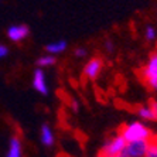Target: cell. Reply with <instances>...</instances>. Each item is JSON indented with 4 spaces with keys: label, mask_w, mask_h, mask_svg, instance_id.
I'll use <instances>...</instances> for the list:
<instances>
[{
    "label": "cell",
    "mask_w": 157,
    "mask_h": 157,
    "mask_svg": "<svg viewBox=\"0 0 157 157\" xmlns=\"http://www.w3.org/2000/svg\"><path fill=\"white\" fill-rule=\"evenodd\" d=\"M121 136L128 143L137 142V140H149L151 139L150 130L140 122H132V123L123 126L121 130Z\"/></svg>",
    "instance_id": "cell-1"
},
{
    "label": "cell",
    "mask_w": 157,
    "mask_h": 157,
    "mask_svg": "<svg viewBox=\"0 0 157 157\" xmlns=\"http://www.w3.org/2000/svg\"><path fill=\"white\" fill-rule=\"evenodd\" d=\"M142 78L151 89H157V51L149 57L147 64L142 70Z\"/></svg>",
    "instance_id": "cell-2"
},
{
    "label": "cell",
    "mask_w": 157,
    "mask_h": 157,
    "mask_svg": "<svg viewBox=\"0 0 157 157\" xmlns=\"http://www.w3.org/2000/svg\"><path fill=\"white\" fill-rule=\"evenodd\" d=\"M126 146H128V142H126L121 135H117L105 143V146L102 147V151H101V157H117V156H121V154L124 151Z\"/></svg>",
    "instance_id": "cell-3"
},
{
    "label": "cell",
    "mask_w": 157,
    "mask_h": 157,
    "mask_svg": "<svg viewBox=\"0 0 157 157\" xmlns=\"http://www.w3.org/2000/svg\"><path fill=\"white\" fill-rule=\"evenodd\" d=\"M149 144H150V139L130 142V143H128V146H126L123 153L128 157H146Z\"/></svg>",
    "instance_id": "cell-4"
},
{
    "label": "cell",
    "mask_w": 157,
    "mask_h": 157,
    "mask_svg": "<svg viewBox=\"0 0 157 157\" xmlns=\"http://www.w3.org/2000/svg\"><path fill=\"white\" fill-rule=\"evenodd\" d=\"M103 68V61L99 57H94L85 64L84 67V75L88 79H96Z\"/></svg>",
    "instance_id": "cell-5"
},
{
    "label": "cell",
    "mask_w": 157,
    "mask_h": 157,
    "mask_svg": "<svg viewBox=\"0 0 157 157\" xmlns=\"http://www.w3.org/2000/svg\"><path fill=\"white\" fill-rule=\"evenodd\" d=\"M30 34V30L26 24H14L7 29V37L13 43H21Z\"/></svg>",
    "instance_id": "cell-6"
},
{
    "label": "cell",
    "mask_w": 157,
    "mask_h": 157,
    "mask_svg": "<svg viewBox=\"0 0 157 157\" xmlns=\"http://www.w3.org/2000/svg\"><path fill=\"white\" fill-rule=\"evenodd\" d=\"M33 86L37 92H40L43 95L48 94V85L47 79H45V74H44L43 68H37L33 74Z\"/></svg>",
    "instance_id": "cell-7"
},
{
    "label": "cell",
    "mask_w": 157,
    "mask_h": 157,
    "mask_svg": "<svg viewBox=\"0 0 157 157\" xmlns=\"http://www.w3.org/2000/svg\"><path fill=\"white\" fill-rule=\"evenodd\" d=\"M67 41L65 40H58V41H52L45 47V51L51 55H58L61 52H64L67 50Z\"/></svg>",
    "instance_id": "cell-8"
},
{
    "label": "cell",
    "mask_w": 157,
    "mask_h": 157,
    "mask_svg": "<svg viewBox=\"0 0 157 157\" xmlns=\"http://www.w3.org/2000/svg\"><path fill=\"white\" fill-rule=\"evenodd\" d=\"M41 143L44 146H52L54 144V135L48 124L41 126Z\"/></svg>",
    "instance_id": "cell-9"
},
{
    "label": "cell",
    "mask_w": 157,
    "mask_h": 157,
    "mask_svg": "<svg viewBox=\"0 0 157 157\" xmlns=\"http://www.w3.org/2000/svg\"><path fill=\"white\" fill-rule=\"evenodd\" d=\"M7 157H21V143L18 137H11Z\"/></svg>",
    "instance_id": "cell-10"
},
{
    "label": "cell",
    "mask_w": 157,
    "mask_h": 157,
    "mask_svg": "<svg viewBox=\"0 0 157 157\" xmlns=\"http://www.w3.org/2000/svg\"><path fill=\"white\" fill-rule=\"evenodd\" d=\"M55 57L54 55H51V54H48V55H41L40 58L37 59V65L40 67H51V65H54L55 64Z\"/></svg>",
    "instance_id": "cell-11"
},
{
    "label": "cell",
    "mask_w": 157,
    "mask_h": 157,
    "mask_svg": "<svg viewBox=\"0 0 157 157\" xmlns=\"http://www.w3.org/2000/svg\"><path fill=\"white\" fill-rule=\"evenodd\" d=\"M137 113H139L140 117L146 119V121H154V119H156V116H154V113H153V110L150 109V106H143V108H139Z\"/></svg>",
    "instance_id": "cell-12"
},
{
    "label": "cell",
    "mask_w": 157,
    "mask_h": 157,
    "mask_svg": "<svg viewBox=\"0 0 157 157\" xmlns=\"http://www.w3.org/2000/svg\"><path fill=\"white\" fill-rule=\"evenodd\" d=\"M146 157H157V139H150V144L147 149Z\"/></svg>",
    "instance_id": "cell-13"
},
{
    "label": "cell",
    "mask_w": 157,
    "mask_h": 157,
    "mask_svg": "<svg viewBox=\"0 0 157 157\" xmlns=\"http://www.w3.org/2000/svg\"><path fill=\"white\" fill-rule=\"evenodd\" d=\"M144 36H146V38L149 41H154L157 37V31L156 29H154L153 26H147L146 27V31H144Z\"/></svg>",
    "instance_id": "cell-14"
},
{
    "label": "cell",
    "mask_w": 157,
    "mask_h": 157,
    "mask_svg": "<svg viewBox=\"0 0 157 157\" xmlns=\"http://www.w3.org/2000/svg\"><path fill=\"white\" fill-rule=\"evenodd\" d=\"M74 55L77 57V58H84L88 55V50L85 47H79V48H75V51H74Z\"/></svg>",
    "instance_id": "cell-15"
},
{
    "label": "cell",
    "mask_w": 157,
    "mask_h": 157,
    "mask_svg": "<svg viewBox=\"0 0 157 157\" xmlns=\"http://www.w3.org/2000/svg\"><path fill=\"white\" fill-rule=\"evenodd\" d=\"M7 55H9V48L6 45H3V44H0V59L6 58Z\"/></svg>",
    "instance_id": "cell-16"
},
{
    "label": "cell",
    "mask_w": 157,
    "mask_h": 157,
    "mask_svg": "<svg viewBox=\"0 0 157 157\" xmlns=\"http://www.w3.org/2000/svg\"><path fill=\"white\" fill-rule=\"evenodd\" d=\"M149 106H150V109L153 110V113H154V116H156V119H157V102L156 101H150V103H149Z\"/></svg>",
    "instance_id": "cell-17"
},
{
    "label": "cell",
    "mask_w": 157,
    "mask_h": 157,
    "mask_svg": "<svg viewBox=\"0 0 157 157\" xmlns=\"http://www.w3.org/2000/svg\"><path fill=\"white\" fill-rule=\"evenodd\" d=\"M105 48H106V51H108V52H112V51H113V44H112V41H109V40H108V41H106V43H105Z\"/></svg>",
    "instance_id": "cell-18"
},
{
    "label": "cell",
    "mask_w": 157,
    "mask_h": 157,
    "mask_svg": "<svg viewBox=\"0 0 157 157\" xmlns=\"http://www.w3.org/2000/svg\"><path fill=\"white\" fill-rule=\"evenodd\" d=\"M117 157H128V156H126V154H124V153H122L121 156H117Z\"/></svg>",
    "instance_id": "cell-19"
},
{
    "label": "cell",
    "mask_w": 157,
    "mask_h": 157,
    "mask_svg": "<svg viewBox=\"0 0 157 157\" xmlns=\"http://www.w3.org/2000/svg\"><path fill=\"white\" fill-rule=\"evenodd\" d=\"M99 157H101V156H99Z\"/></svg>",
    "instance_id": "cell-20"
}]
</instances>
